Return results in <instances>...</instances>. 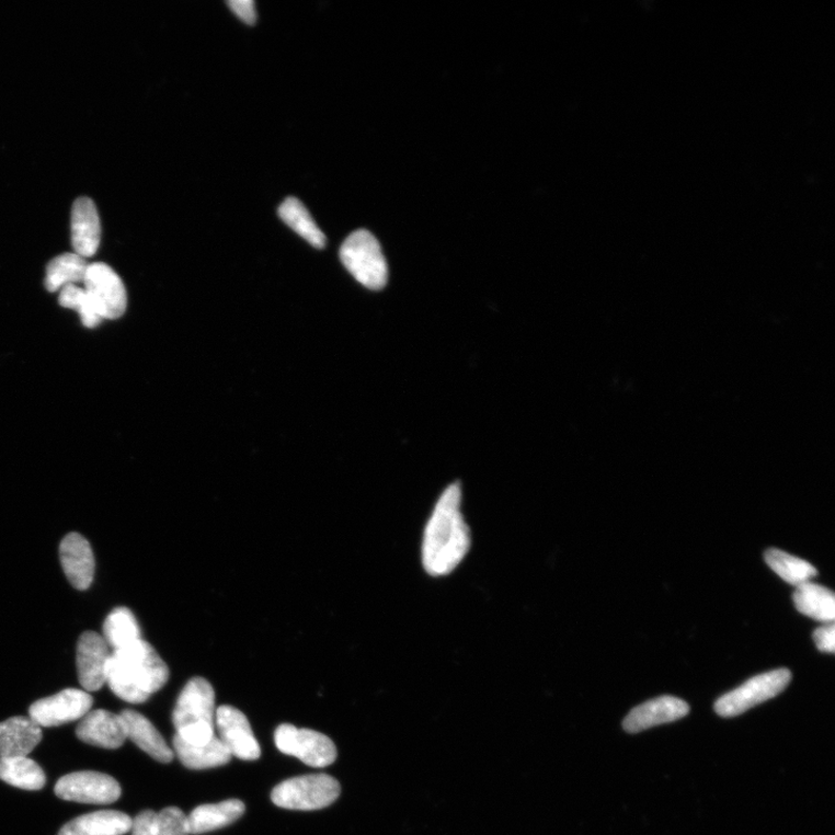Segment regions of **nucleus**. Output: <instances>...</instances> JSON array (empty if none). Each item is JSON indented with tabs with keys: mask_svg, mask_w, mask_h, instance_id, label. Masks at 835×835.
<instances>
[{
	"mask_svg": "<svg viewBox=\"0 0 835 835\" xmlns=\"http://www.w3.org/2000/svg\"><path fill=\"white\" fill-rule=\"evenodd\" d=\"M461 503V487L454 483L443 492L430 516L422 546L423 565L430 575L451 573L471 547V534Z\"/></svg>",
	"mask_w": 835,
	"mask_h": 835,
	"instance_id": "f257e3e1",
	"label": "nucleus"
},
{
	"mask_svg": "<svg viewBox=\"0 0 835 835\" xmlns=\"http://www.w3.org/2000/svg\"><path fill=\"white\" fill-rule=\"evenodd\" d=\"M169 678V666L144 639L112 652L106 684L118 699L133 705L145 704Z\"/></svg>",
	"mask_w": 835,
	"mask_h": 835,
	"instance_id": "f03ea898",
	"label": "nucleus"
},
{
	"mask_svg": "<svg viewBox=\"0 0 835 835\" xmlns=\"http://www.w3.org/2000/svg\"><path fill=\"white\" fill-rule=\"evenodd\" d=\"M215 691L205 678H192L183 688L173 710L178 737L190 744H204L215 737Z\"/></svg>",
	"mask_w": 835,
	"mask_h": 835,
	"instance_id": "7ed1b4c3",
	"label": "nucleus"
},
{
	"mask_svg": "<svg viewBox=\"0 0 835 835\" xmlns=\"http://www.w3.org/2000/svg\"><path fill=\"white\" fill-rule=\"evenodd\" d=\"M341 260L347 271L366 288L382 289L388 283V265L382 249L367 230L347 237L341 249Z\"/></svg>",
	"mask_w": 835,
	"mask_h": 835,
	"instance_id": "20e7f679",
	"label": "nucleus"
},
{
	"mask_svg": "<svg viewBox=\"0 0 835 835\" xmlns=\"http://www.w3.org/2000/svg\"><path fill=\"white\" fill-rule=\"evenodd\" d=\"M341 785L327 774L305 775L276 786L271 794L275 805L288 810L312 811L334 803Z\"/></svg>",
	"mask_w": 835,
	"mask_h": 835,
	"instance_id": "39448f33",
	"label": "nucleus"
},
{
	"mask_svg": "<svg viewBox=\"0 0 835 835\" xmlns=\"http://www.w3.org/2000/svg\"><path fill=\"white\" fill-rule=\"evenodd\" d=\"M791 677V672L787 668L759 674L739 688L723 695L714 704V710L722 718H735V716L742 714L781 694L790 684Z\"/></svg>",
	"mask_w": 835,
	"mask_h": 835,
	"instance_id": "423d86ee",
	"label": "nucleus"
},
{
	"mask_svg": "<svg viewBox=\"0 0 835 835\" xmlns=\"http://www.w3.org/2000/svg\"><path fill=\"white\" fill-rule=\"evenodd\" d=\"M274 741L283 753L293 755L310 767L323 768L336 759L334 743L321 732L283 724L276 729Z\"/></svg>",
	"mask_w": 835,
	"mask_h": 835,
	"instance_id": "0eeeda50",
	"label": "nucleus"
},
{
	"mask_svg": "<svg viewBox=\"0 0 835 835\" xmlns=\"http://www.w3.org/2000/svg\"><path fill=\"white\" fill-rule=\"evenodd\" d=\"M55 793L69 802L108 805L121 799L123 790L107 774L76 771L58 780Z\"/></svg>",
	"mask_w": 835,
	"mask_h": 835,
	"instance_id": "6e6552de",
	"label": "nucleus"
},
{
	"mask_svg": "<svg viewBox=\"0 0 835 835\" xmlns=\"http://www.w3.org/2000/svg\"><path fill=\"white\" fill-rule=\"evenodd\" d=\"M85 290L103 320H117L127 309V291L122 277L106 264L89 265L84 278Z\"/></svg>",
	"mask_w": 835,
	"mask_h": 835,
	"instance_id": "1a4fd4ad",
	"label": "nucleus"
},
{
	"mask_svg": "<svg viewBox=\"0 0 835 835\" xmlns=\"http://www.w3.org/2000/svg\"><path fill=\"white\" fill-rule=\"evenodd\" d=\"M92 696L81 689L68 688L30 707V718L42 728L61 727L82 720L91 711Z\"/></svg>",
	"mask_w": 835,
	"mask_h": 835,
	"instance_id": "9d476101",
	"label": "nucleus"
},
{
	"mask_svg": "<svg viewBox=\"0 0 835 835\" xmlns=\"http://www.w3.org/2000/svg\"><path fill=\"white\" fill-rule=\"evenodd\" d=\"M220 741L236 758L253 762L261 758L258 744L247 716L235 707L222 706L215 716Z\"/></svg>",
	"mask_w": 835,
	"mask_h": 835,
	"instance_id": "9b49d317",
	"label": "nucleus"
},
{
	"mask_svg": "<svg viewBox=\"0 0 835 835\" xmlns=\"http://www.w3.org/2000/svg\"><path fill=\"white\" fill-rule=\"evenodd\" d=\"M112 652L103 636L95 631H87L79 638L76 662L78 679L85 691H96L106 684Z\"/></svg>",
	"mask_w": 835,
	"mask_h": 835,
	"instance_id": "f8f14e48",
	"label": "nucleus"
},
{
	"mask_svg": "<svg viewBox=\"0 0 835 835\" xmlns=\"http://www.w3.org/2000/svg\"><path fill=\"white\" fill-rule=\"evenodd\" d=\"M59 560L70 584L78 591L88 590L94 579L95 561L89 541L70 533L59 546Z\"/></svg>",
	"mask_w": 835,
	"mask_h": 835,
	"instance_id": "ddd939ff",
	"label": "nucleus"
},
{
	"mask_svg": "<svg viewBox=\"0 0 835 835\" xmlns=\"http://www.w3.org/2000/svg\"><path fill=\"white\" fill-rule=\"evenodd\" d=\"M76 734L79 741L106 750L121 748L127 740L122 716L103 709L85 714Z\"/></svg>",
	"mask_w": 835,
	"mask_h": 835,
	"instance_id": "4468645a",
	"label": "nucleus"
},
{
	"mask_svg": "<svg viewBox=\"0 0 835 835\" xmlns=\"http://www.w3.org/2000/svg\"><path fill=\"white\" fill-rule=\"evenodd\" d=\"M689 705L674 696L665 695L633 708L624 721L629 733H638L653 727L675 722L686 718Z\"/></svg>",
	"mask_w": 835,
	"mask_h": 835,
	"instance_id": "2eb2a0df",
	"label": "nucleus"
},
{
	"mask_svg": "<svg viewBox=\"0 0 835 835\" xmlns=\"http://www.w3.org/2000/svg\"><path fill=\"white\" fill-rule=\"evenodd\" d=\"M101 241V218L95 204L85 196L77 198L71 211V242L75 253L87 260L96 253Z\"/></svg>",
	"mask_w": 835,
	"mask_h": 835,
	"instance_id": "dca6fc26",
	"label": "nucleus"
},
{
	"mask_svg": "<svg viewBox=\"0 0 835 835\" xmlns=\"http://www.w3.org/2000/svg\"><path fill=\"white\" fill-rule=\"evenodd\" d=\"M43 741V729L28 716H15L0 723V758L28 757Z\"/></svg>",
	"mask_w": 835,
	"mask_h": 835,
	"instance_id": "f3484780",
	"label": "nucleus"
},
{
	"mask_svg": "<svg viewBox=\"0 0 835 835\" xmlns=\"http://www.w3.org/2000/svg\"><path fill=\"white\" fill-rule=\"evenodd\" d=\"M121 716L127 739L159 763L169 764L173 760V751L169 747L162 734L159 733L142 713L134 710H124Z\"/></svg>",
	"mask_w": 835,
	"mask_h": 835,
	"instance_id": "a211bd4d",
	"label": "nucleus"
},
{
	"mask_svg": "<svg viewBox=\"0 0 835 835\" xmlns=\"http://www.w3.org/2000/svg\"><path fill=\"white\" fill-rule=\"evenodd\" d=\"M128 814L103 810L84 814L66 824L58 835H125L131 830Z\"/></svg>",
	"mask_w": 835,
	"mask_h": 835,
	"instance_id": "6ab92c4d",
	"label": "nucleus"
},
{
	"mask_svg": "<svg viewBox=\"0 0 835 835\" xmlns=\"http://www.w3.org/2000/svg\"><path fill=\"white\" fill-rule=\"evenodd\" d=\"M244 812L245 804L240 800L197 807L187 816L188 833L202 834L220 830L240 820Z\"/></svg>",
	"mask_w": 835,
	"mask_h": 835,
	"instance_id": "aec40b11",
	"label": "nucleus"
},
{
	"mask_svg": "<svg viewBox=\"0 0 835 835\" xmlns=\"http://www.w3.org/2000/svg\"><path fill=\"white\" fill-rule=\"evenodd\" d=\"M173 747L176 757L190 769H207L228 764L232 757L225 744L217 739L204 744H190L174 735Z\"/></svg>",
	"mask_w": 835,
	"mask_h": 835,
	"instance_id": "412c9836",
	"label": "nucleus"
},
{
	"mask_svg": "<svg viewBox=\"0 0 835 835\" xmlns=\"http://www.w3.org/2000/svg\"><path fill=\"white\" fill-rule=\"evenodd\" d=\"M792 600L797 609L813 620L833 624L835 619L834 593L819 584L804 583L793 592Z\"/></svg>",
	"mask_w": 835,
	"mask_h": 835,
	"instance_id": "4be33fe9",
	"label": "nucleus"
},
{
	"mask_svg": "<svg viewBox=\"0 0 835 835\" xmlns=\"http://www.w3.org/2000/svg\"><path fill=\"white\" fill-rule=\"evenodd\" d=\"M278 216H281L282 220L297 235H300L310 245L316 249L325 248V235L318 228L309 210L300 201H298V198H286L281 208H278Z\"/></svg>",
	"mask_w": 835,
	"mask_h": 835,
	"instance_id": "5701e85b",
	"label": "nucleus"
},
{
	"mask_svg": "<svg viewBox=\"0 0 835 835\" xmlns=\"http://www.w3.org/2000/svg\"><path fill=\"white\" fill-rule=\"evenodd\" d=\"M0 780L23 790H42L46 774L28 757L0 758Z\"/></svg>",
	"mask_w": 835,
	"mask_h": 835,
	"instance_id": "b1692460",
	"label": "nucleus"
},
{
	"mask_svg": "<svg viewBox=\"0 0 835 835\" xmlns=\"http://www.w3.org/2000/svg\"><path fill=\"white\" fill-rule=\"evenodd\" d=\"M103 638L112 651L124 649L142 640L141 628L134 613L126 607L115 608L103 626Z\"/></svg>",
	"mask_w": 835,
	"mask_h": 835,
	"instance_id": "393cba45",
	"label": "nucleus"
},
{
	"mask_svg": "<svg viewBox=\"0 0 835 835\" xmlns=\"http://www.w3.org/2000/svg\"><path fill=\"white\" fill-rule=\"evenodd\" d=\"M89 264L81 255L65 253L54 258L47 267L46 288L55 293L67 286L84 284Z\"/></svg>",
	"mask_w": 835,
	"mask_h": 835,
	"instance_id": "a878e982",
	"label": "nucleus"
},
{
	"mask_svg": "<svg viewBox=\"0 0 835 835\" xmlns=\"http://www.w3.org/2000/svg\"><path fill=\"white\" fill-rule=\"evenodd\" d=\"M765 561L785 582L797 587L819 574L812 564L779 549H768L765 552Z\"/></svg>",
	"mask_w": 835,
	"mask_h": 835,
	"instance_id": "bb28decb",
	"label": "nucleus"
},
{
	"mask_svg": "<svg viewBox=\"0 0 835 835\" xmlns=\"http://www.w3.org/2000/svg\"><path fill=\"white\" fill-rule=\"evenodd\" d=\"M58 302L64 308L76 310L81 316L85 328L94 329L104 321L84 288L78 286L62 288Z\"/></svg>",
	"mask_w": 835,
	"mask_h": 835,
	"instance_id": "cd10ccee",
	"label": "nucleus"
},
{
	"mask_svg": "<svg viewBox=\"0 0 835 835\" xmlns=\"http://www.w3.org/2000/svg\"><path fill=\"white\" fill-rule=\"evenodd\" d=\"M156 835H190L186 814L174 807L157 813Z\"/></svg>",
	"mask_w": 835,
	"mask_h": 835,
	"instance_id": "c85d7f7f",
	"label": "nucleus"
},
{
	"mask_svg": "<svg viewBox=\"0 0 835 835\" xmlns=\"http://www.w3.org/2000/svg\"><path fill=\"white\" fill-rule=\"evenodd\" d=\"M156 822L157 813L151 810H146L133 820L131 833L133 835H156Z\"/></svg>",
	"mask_w": 835,
	"mask_h": 835,
	"instance_id": "c756f323",
	"label": "nucleus"
},
{
	"mask_svg": "<svg viewBox=\"0 0 835 835\" xmlns=\"http://www.w3.org/2000/svg\"><path fill=\"white\" fill-rule=\"evenodd\" d=\"M813 641L816 643L819 650L825 653H834L835 651V627L834 624H827L821 628H817L813 632Z\"/></svg>",
	"mask_w": 835,
	"mask_h": 835,
	"instance_id": "7c9ffc66",
	"label": "nucleus"
},
{
	"mask_svg": "<svg viewBox=\"0 0 835 835\" xmlns=\"http://www.w3.org/2000/svg\"><path fill=\"white\" fill-rule=\"evenodd\" d=\"M231 11L248 25H253L256 20L255 3L253 0H230Z\"/></svg>",
	"mask_w": 835,
	"mask_h": 835,
	"instance_id": "2f4dec72",
	"label": "nucleus"
}]
</instances>
